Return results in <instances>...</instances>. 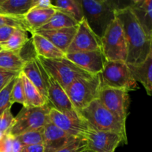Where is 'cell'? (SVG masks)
I'll use <instances>...</instances> for the list:
<instances>
[{"instance_id":"6da1fadb","label":"cell","mask_w":152,"mask_h":152,"mask_svg":"<svg viewBox=\"0 0 152 152\" xmlns=\"http://www.w3.org/2000/svg\"><path fill=\"white\" fill-rule=\"evenodd\" d=\"M116 17L121 23L127 44L126 63H141L151 52V39L147 37L129 5L119 8L116 12Z\"/></svg>"},{"instance_id":"7a4b0ae2","label":"cell","mask_w":152,"mask_h":152,"mask_svg":"<svg viewBox=\"0 0 152 152\" xmlns=\"http://www.w3.org/2000/svg\"><path fill=\"white\" fill-rule=\"evenodd\" d=\"M84 19L94 33L102 39L109 25L116 19L120 6L111 0H79Z\"/></svg>"},{"instance_id":"3957f363","label":"cell","mask_w":152,"mask_h":152,"mask_svg":"<svg viewBox=\"0 0 152 152\" xmlns=\"http://www.w3.org/2000/svg\"><path fill=\"white\" fill-rule=\"evenodd\" d=\"M80 114L92 129L120 134L127 139L126 123L110 112L98 99L82 110Z\"/></svg>"},{"instance_id":"277c9868","label":"cell","mask_w":152,"mask_h":152,"mask_svg":"<svg viewBox=\"0 0 152 152\" xmlns=\"http://www.w3.org/2000/svg\"><path fill=\"white\" fill-rule=\"evenodd\" d=\"M51 108L49 102L40 107H23L14 117V122L7 134L17 137L25 132L43 130L50 122L49 113Z\"/></svg>"},{"instance_id":"5b68a950","label":"cell","mask_w":152,"mask_h":152,"mask_svg":"<svg viewBox=\"0 0 152 152\" xmlns=\"http://www.w3.org/2000/svg\"><path fill=\"white\" fill-rule=\"evenodd\" d=\"M49 75L53 77L64 90H66L74 82L93 75L83 71L66 57L49 59L38 56Z\"/></svg>"},{"instance_id":"8992f818","label":"cell","mask_w":152,"mask_h":152,"mask_svg":"<svg viewBox=\"0 0 152 152\" xmlns=\"http://www.w3.org/2000/svg\"><path fill=\"white\" fill-rule=\"evenodd\" d=\"M99 77L101 87L123 89L129 92L139 88L129 65L123 61H107Z\"/></svg>"},{"instance_id":"52a82bcc","label":"cell","mask_w":152,"mask_h":152,"mask_svg":"<svg viewBox=\"0 0 152 152\" xmlns=\"http://www.w3.org/2000/svg\"><path fill=\"white\" fill-rule=\"evenodd\" d=\"M99 75L80 79L65 90L71 103L79 113L98 99L100 90Z\"/></svg>"},{"instance_id":"ba28073f","label":"cell","mask_w":152,"mask_h":152,"mask_svg":"<svg viewBox=\"0 0 152 152\" xmlns=\"http://www.w3.org/2000/svg\"><path fill=\"white\" fill-rule=\"evenodd\" d=\"M102 51L107 61L127 60L128 50L121 23L117 17L101 39Z\"/></svg>"},{"instance_id":"9c48e42d","label":"cell","mask_w":152,"mask_h":152,"mask_svg":"<svg viewBox=\"0 0 152 152\" xmlns=\"http://www.w3.org/2000/svg\"><path fill=\"white\" fill-rule=\"evenodd\" d=\"M98 99L110 112L126 123L130 105L129 91L123 89L101 87Z\"/></svg>"},{"instance_id":"30bf717a","label":"cell","mask_w":152,"mask_h":152,"mask_svg":"<svg viewBox=\"0 0 152 152\" xmlns=\"http://www.w3.org/2000/svg\"><path fill=\"white\" fill-rule=\"evenodd\" d=\"M88 148L91 152H115L121 143L127 144L128 139L111 132H101L90 128L85 137Z\"/></svg>"},{"instance_id":"8fae6325","label":"cell","mask_w":152,"mask_h":152,"mask_svg":"<svg viewBox=\"0 0 152 152\" xmlns=\"http://www.w3.org/2000/svg\"><path fill=\"white\" fill-rule=\"evenodd\" d=\"M49 120L61 130L78 138H85L91 128L83 117L68 115L53 108L49 113Z\"/></svg>"},{"instance_id":"7c38bea8","label":"cell","mask_w":152,"mask_h":152,"mask_svg":"<svg viewBox=\"0 0 152 152\" xmlns=\"http://www.w3.org/2000/svg\"><path fill=\"white\" fill-rule=\"evenodd\" d=\"M101 48V39L92 31L87 22L83 19L79 23L77 33L66 53L100 50Z\"/></svg>"},{"instance_id":"4fadbf2b","label":"cell","mask_w":152,"mask_h":152,"mask_svg":"<svg viewBox=\"0 0 152 152\" xmlns=\"http://www.w3.org/2000/svg\"><path fill=\"white\" fill-rule=\"evenodd\" d=\"M65 57L76 65L93 76L99 75L107 62L102 49L91 51L66 53Z\"/></svg>"},{"instance_id":"5bb4252c","label":"cell","mask_w":152,"mask_h":152,"mask_svg":"<svg viewBox=\"0 0 152 152\" xmlns=\"http://www.w3.org/2000/svg\"><path fill=\"white\" fill-rule=\"evenodd\" d=\"M47 99L52 108L59 112L74 117H82L71 103L65 91L50 76L49 77Z\"/></svg>"},{"instance_id":"9a60e30c","label":"cell","mask_w":152,"mask_h":152,"mask_svg":"<svg viewBox=\"0 0 152 152\" xmlns=\"http://www.w3.org/2000/svg\"><path fill=\"white\" fill-rule=\"evenodd\" d=\"M44 152H56L79 139L61 130L49 122L42 131Z\"/></svg>"},{"instance_id":"2e32d148","label":"cell","mask_w":152,"mask_h":152,"mask_svg":"<svg viewBox=\"0 0 152 152\" xmlns=\"http://www.w3.org/2000/svg\"><path fill=\"white\" fill-rule=\"evenodd\" d=\"M21 72L34 85L42 96L48 100V88L50 76L38 57L26 62Z\"/></svg>"},{"instance_id":"e0dca14e","label":"cell","mask_w":152,"mask_h":152,"mask_svg":"<svg viewBox=\"0 0 152 152\" xmlns=\"http://www.w3.org/2000/svg\"><path fill=\"white\" fill-rule=\"evenodd\" d=\"M78 25L59 30H48V31L39 30L33 33H36L39 35L42 36L43 37L49 40L52 44L54 45L56 48H58L59 50L66 53L68 48L77 33Z\"/></svg>"},{"instance_id":"ac0fdd59","label":"cell","mask_w":152,"mask_h":152,"mask_svg":"<svg viewBox=\"0 0 152 152\" xmlns=\"http://www.w3.org/2000/svg\"><path fill=\"white\" fill-rule=\"evenodd\" d=\"M129 6L147 37L152 41V0H134Z\"/></svg>"},{"instance_id":"d6986e66","label":"cell","mask_w":152,"mask_h":152,"mask_svg":"<svg viewBox=\"0 0 152 152\" xmlns=\"http://www.w3.org/2000/svg\"><path fill=\"white\" fill-rule=\"evenodd\" d=\"M134 79L142 85L147 94L152 96V54L137 65H128Z\"/></svg>"},{"instance_id":"ffe728a7","label":"cell","mask_w":152,"mask_h":152,"mask_svg":"<svg viewBox=\"0 0 152 152\" xmlns=\"http://www.w3.org/2000/svg\"><path fill=\"white\" fill-rule=\"evenodd\" d=\"M31 39L38 56L49 59H61L65 57V53L64 52L59 50L42 36L39 35L36 33H32Z\"/></svg>"},{"instance_id":"44dd1931","label":"cell","mask_w":152,"mask_h":152,"mask_svg":"<svg viewBox=\"0 0 152 152\" xmlns=\"http://www.w3.org/2000/svg\"><path fill=\"white\" fill-rule=\"evenodd\" d=\"M36 2L37 0H0V14L23 17Z\"/></svg>"},{"instance_id":"7402d4cb","label":"cell","mask_w":152,"mask_h":152,"mask_svg":"<svg viewBox=\"0 0 152 152\" xmlns=\"http://www.w3.org/2000/svg\"><path fill=\"white\" fill-rule=\"evenodd\" d=\"M55 7L50 8H35L33 7L25 16L24 19L28 24L31 33L38 31L45 25L56 12Z\"/></svg>"},{"instance_id":"603a6c76","label":"cell","mask_w":152,"mask_h":152,"mask_svg":"<svg viewBox=\"0 0 152 152\" xmlns=\"http://www.w3.org/2000/svg\"><path fill=\"white\" fill-rule=\"evenodd\" d=\"M20 77L23 85L24 94H25L27 106L40 107L43 106L48 102L47 99L39 93L34 85L31 83V81L22 72H20Z\"/></svg>"},{"instance_id":"cb8c5ba5","label":"cell","mask_w":152,"mask_h":152,"mask_svg":"<svg viewBox=\"0 0 152 152\" xmlns=\"http://www.w3.org/2000/svg\"><path fill=\"white\" fill-rule=\"evenodd\" d=\"M78 25L79 23L74 18L60 10H56L50 20L39 30H43V31L59 30L77 26Z\"/></svg>"},{"instance_id":"d4e9b609","label":"cell","mask_w":152,"mask_h":152,"mask_svg":"<svg viewBox=\"0 0 152 152\" xmlns=\"http://www.w3.org/2000/svg\"><path fill=\"white\" fill-rule=\"evenodd\" d=\"M51 2L56 10L69 15L78 23L84 19L83 9L79 0H55Z\"/></svg>"},{"instance_id":"484cf974","label":"cell","mask_w":152,"mask_h":152,"mask_svg":"<svg viewBox=\"0 0 152 152\" xmlns=\"http://www.w3.org/2000/svg\"><path fill=\"white\" fill-rule=\"evenodd\" d=\"M25 64L18 52L7 50L0 51V68L21 72Z\"/></svg>"},{"instance_id":"4316f807","label":"cell","mask_w":152,"mask_h":152,"mask_svg":"<svg viewBox=\"0 0 152 152\" xmlns=\"http://www.w3.org/2000/svg\"><path fill=\"white\" fill-rule=\"evenodd\" d=\"M27 32L28 31L20 28H16L14 32L7 41L0 43L3 50L19 51L23 47L24 45L29 40Z\"/></svg>"},{"instance_id":"83f0119b","label":"cell","mask_w":152,"mask_h":152,"mask_svg":"<svg viewBox=\"0 0 152 152\" xmlns=\"http://www.w3.org/2000/svg\"><path fill=\"white\" fill-rule=\"evenodd\" d=\"M42 131H32L25 132L15 137L17 138L22 146H28L33 145H42L43 133Z\"/></svg>"},{"instance_id":"f1b7e54d","label":"cell","mask_w":152,"mask_h":152,"mask_svg":"<svg viewBox=\"0 0 152 152\" xmlns=\"http://www.w3.org/2000/svg\"><path fill=\"white\" fill-rule=\"evenodd\" d=\"M16 78L17 77L13 79L5 87L0 91V115L5 110L11 108L13 105L11 102V93Z\"/></svg>"},{"instance_id":"f546056e","label":"cell","mask_w":152,"mask_h":152,"mask_svg":"<svg viewBox=\"0 0 152 152\" xmlns=\"http://www.w3.org/2000/svg\"><path fill=\"white\" fill-rule=\"evenodd\" d=\"M1 26H10L15 28H20L24 31L31 32L29 27L23 17L0 14V27Z\"/></svg>"},{"instance_id":"4dcf8cb0","label":"cell","mask_w":152,"mask_h":152,"mask_svg":"<svg viewBox=\"0 0 152 152\" xmlns=\"http://www.w3.org/2000/svg\"><path fill=\"white\" fill-rule=\"evenodd\" d=\"M11 102L12 103L18 102L22 104L23 107H26V101L25 98V94H24L23 85H22V79H21L20 74L16 78L15 84L13 86V90L11 93Z\"/></svg>"},{"instance_id":"1f68e13d","label":"cell","mask_w":152,"mask_h":152,"mask_svg":"<svg viewBox=\"0 0 152 152\" xmlns=\"http://www.w3.org/2000/svg\"><path fill=\"white\" fill-rule=\"evenodd\" d=\"M18 54L25 63L34 60L38 57L32 39H29V40L24 45L23 47L18 51Z\"/></svg>"},{"instance_id":"d6a6232c","label":"cell","mask_w":152,"mask_h":152,"mask_svg":"<svg viewBox=\"0 0 152 152\" xmlns=\"http://www.w3.org/2000/svg\"><path fill=\"white\" fill-rule=\"evenodd\" d=\"M56 152H91L88 148L87 142L85 138H79L67 146Z\"/></svg>"},{"instance_id":"836d02e7","label":"cell","mask_w":152,"mask_h":152,"mask_svg":"<svg viewBox=\"0 0 152 152\" xmlns=\"http://www.w3.org/2000/svg\"><path fill=\"white\" fill-rule=\"evenodd\" d=\"M14 122V117L11 113L10 108L5 110L0 115V132L7 134Z\"/></svg>"},{"instance_id":"e575fe53","label":"cell","mask_w":152,"mask_h":152,"mask_svg":"<svg viewBox=\"0 0 152 152\" xmlns=\"http://www.w3.org/2000/svg\"><path fill=\"white\" fill-rule=\"evenodd\" d=\"M19 74L20 72H15L0 68V91L5 87L13 79L18 77Z\"/></svg>"},{"instance_id":"d590c367","label":"cell","mask_w":152,"mask_h":152,"mask_svg":"<svg viewBox=\"0 0 152 152\" xmlns=\"http://www.w3.org/2000/svg\"><path fill=\"white\" fill-rule=\"evenodd\" d=\"M13 137L5 134L0 140V152H12V142Z\"/></svg>"},{"instance_id":"8d00e7d4","label":"cell","mask_w":152,"mask_h":152,"mask_svg":"<svg viewBox=\"0 0 152 152\" xmlns=\"http://www.w3.org/2000/svg\"><path fill=\"white\" fill-rule=\"evenodd\" d=\"M16 28L10 26L0 27V43L6 42L13 34Z\"/></svg>"},{"instance_id":"74e56055","label":"cell","mask_w":152,"mask_h":152,"mask_svg":"<svg viewBox=\"0 0 152 152\" xmlns=\"http://www.w3.org/2000/svg\"><path fill=\"white\" fill-rule=\"evenodd\" d=\"M20 152H44L43 145H33L24 146Z\"/></svg>"},{"instance_id":"f35d334b","label":"cell","mask_w":152,"mask_h":152,"mask_svg":"<svg viewBox=\"0 0 152 152\" xmlns=\"http://www.w3.org/2000/svg\"><path fill=\"white\" fill-rule=\"evenodd\" d=\"M34 7L35 8H50V7H54L52 4L51 1L50 0H37L35 6Z\"/></svg>"},{"instance_id":"ab89813d","label":"cell","mask_w":152,"mask_h":152,"mask_svg":"<svg viewBox=\"0 0 152 152\" xmlns=\"http://www.w3.org/2000/svg\"><path fill=\"white\" fill-rule=\"evenodd\" d=\"M22 148H23V146L19 142V140L13 137V142H12V152H20Z\"/></svg>"},{"instance_id":"60d3db41","label":"cell","mask_w":152,"mask_h":152,"mask_svg":"<svg viewBox=\"0 0 152 152\" xmlns=\"http://www.w3.org/2000/svg\"><path fill=\"white\" fill-rule=\"evenodd\" d=\"M4 134H5L3 133V132H0V140H1V138H2L3 137H4Z\"/></svg>"},{"instance_id":"b9f144b4","label":"cell","mask_w":152,"mask_h":152,"mask_svg":"<svg viewBox=\"0 0 152 152\" xmlns=\"http://www.w3.org/2000/svg\"><path fill=\"white\" fill-rule=\"evenodd\" d=\"M150 53H151L152 54V41H151V52H150Z\"/></svg>"},{"instance_id":"7bdbcfd3","label":"cell","mask_w":152,"mask_h":152,"mask_svg":"<svg viewBox=\"0 0 152 152\" xmlns=\"http://www.w3.org/2000/svg\"><path fill=\"white\" fill-rule=\"evenodd\" d=\"M3 50V48H2V47H1V45H0V51H1V50Z\"/></svg>"}]
</instances>
